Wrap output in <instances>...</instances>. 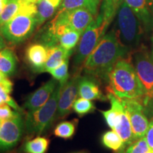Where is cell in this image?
<instances>
[{"instance_id":"1","label":"cell","mask_w":153,"mask_h":153,"mask_svg":"<svg viewBox=\"0 0 153 153\" xmlns=\"http://www.w3.org/2000/svg\"><path fill=\"white\" fill-rule=\"evenodd\" d=\"M129 50L120 43L115 30H110L87 57L82 70L87 76L106 80L108 72L118 60L124 58Z\"/></svg>"},{"instance_id":"2","label":"cell","mask_w":153,"mask_h":153,"mask_svg":"<svg viewBox=\"0 0 153 153\" xmlns=\"http://www.w3.org/2000/svg\"><path fill=\"white\" fill-rule=\"evenodd\" d=\"M108 92L120 99H135L145 106L151 100L128 59L121 58L113 66L107 75Z\"/></svg>"},{"instance_id":"3","label":"cell","mask_w":153,"mask_h":153,"mask_svg":"<svg viewBox=\"0 0 153 153\" xmlns=\"http://www.w3.org/2000/svg\"><path fill=\"white\" fill-rule=\"evenodd\" d=\"M38 0H26L18 14L0 26V33L5 40L19 44L28 39L37 27Z\"/></svg>"},{"instance_id":"4","label":"cell","mask_w":153,"mask_h":153,"mask_svg":"<svg viewBox=\"0 0 153 153\" xmlns=\"http://www.w3.org/2000/svg\"><path fill=\"white\" fill-rule=\"evenodd\" d=\"M62 85L58 83L49 100L38 109L28 111L25 118V128L30 135H39L51 126L56 116Z\"/></svg>"},{"instance_id":"5","label":"cell","mask_w":153,"mask_h":153,"mask_svg":"<svg viewBox=\"0 0 153 153\" xmlns=\"http://www.w3.org/2000/svg\"><path fill=\"white\" fill-rule=\"evenodd\" d=\"M118 39L129 51L139 45L141 36V24L133 10L124 0H120L117 11Z\"/></svg>"},{"instance_id":"6","label":"cell","mask_w":153,"mask_h":153,"mask_svg":"<svg viewBox=\"0 0 153 153\" xmlns=\"http://www.w3.org/2000/svg\"><path fill=\"white\" fill-rule=\"evenodd\" d=\"M108 27V25L102 17L97 14L82 34L74 58V66L77 70L76 72H79V68H82L87 57L104 37Z\"/></svg>"},{"instance_id":"7","label":"cell","mask_w":153,"mask_h":153,"mask_svg":"<svg viewBox=\"0 0 153 153\" xmlns=\"http://www.w3.org/2000/svg\"><path fill=\"white\" fill-rule=\"evenodd\" d=\"M94 17V15L88 9L79 8L68 11H59L51 23L83 33Z\"/></svg>"},{"instance_id":"8","label":"cell","mask_w":153,"mask_h":153,"mask_svg":"<svg viewBox=\"0 0 153 153\" xmlns=\"http://www.w3.org/2000/svg\"><path fill=\"white\" fill-rule=\"evenodd\" d=\"M24 128V120L20 113L14 117L3 120L0 128V152L14 148L22 139Z\"/></svg>"},{"instance_id":"9","label":"cell","mask_w":153,"mask_h":153,"mask_svg":"<svg viewBox=\"0 0 153 153\" xmlns=\"http://www.w3.org/2000/svg\"><path fill=\"white\" fill-rule=\"evenodd\" d=\"M133 66L146 89L148 97L153 101V58L146 49L140 48L135 51Z\"/></svg>"},{"instance_id":"10","label":"cell","mask_w":153,"mask_h":153,"mask_svg":"<svg viewBox=\"0 0 153 153\" xmlns=\"http://www.w3.org/2000/svg\"><path fill=\"white\" fill-rule=\"evenodd\" d=\"M120 101L128 114L135 139L137 140L145 137L149 121L145 116L144 105L135 99H120Z\"/></svg>"},{"instance_id":"11","label":"cell","mask_w":153,"mask_h":153,"mask_svg":"<svg viewBox=\"0 0 153 153\" xmlns=\"http://www.w3.org/2000/svg\"><path fill=\"white\" fill-rule=\"evenodd\" d=\"M81 76L79 72H76L68 82L62 85L58 101V106L56 113L57 118H62L71 112L74 101H76L79 89V82Z\"/></svg>"},{"instance_id":"12","label":"cell","mask_w":153,"mask_h":153,"mask_svg":"<svg viewBox=\"0 0 153 153\" xmlns=\"http://www.w3.org/2000/svg\"><path fill=\"white\" fill-rule=\"evenodd\" d=\"M58 83V81L53 77L48 80L26 98L24 104V108L27 109L28 111H31L43 106L51 98Z\"/></svg>"},{"instance_id":"13","label":"cell","mask_w":153,"mask_h":153,"mask_svg":"<svg viewBox=\"0 0 153 153\" xmlns=\"http://www.w3.org/2000/svg\"><path fill=\"white\" fill-rule=\"evenodd\" d=\"M48 57V48L42 43H33L27 48L26 58L32 70L41 73Z\"/></svg>"},{"instance_id":"14","label":"cell","mask_w":153,"mask_h":153,"mask_svg":"<svg viewBox=\"0 0 153 153\" xmlns=\"http://www.w3.org/2000/svg\"><path fill=\"white\" fill-rule=\"evenodd\" d=\"M78 93L80 97L91 101H106L108 99L101 91L94 78L87 75L80 77Z\"/></svg>"},{"instance_id":"15","label":"cell","mask_w":153,"mask_h":153,"mask_svg":"<svg viewBox=\"0 0 153 153\" xmlns=\"http://www.w3.org/2000/svg\"><path fill=\"white\" fill-rule=\"evenodd\" d=\"M107 98L110 101L111 108L107 111H101V113L104 116L107 125L114 130L119 123L122 112L124 110V106L120 99L112 93L108 92Z\"/></svg>"},{"instance_id":"16","label":"cell","mask_w":153,"mask_h":153,"mask_svg":"<svg viewBox=\"0 0 153 153\" xmlns=\"http://www.w3.org/2000/svg\"><path fill=\"white\" fill-rule=\"evenodd\" d=\"M72 51H67L60 45L48 48V57L45 65L42 69V72H49L58 68L66 59L72 55Z\"/></svg>"},{"instance_id":"17","label":"cell","mask_w":153,"mask_h":153,"mask_svg":"<svg viewBox=\"0 0 153 153\" xmlns=\"http://www.w3.org/2000/svg\"><path fill=\"white\" fill-rule=\"evenodd\" d=\"M124 1L135 13L145 29L150 30L152 27V18L147 0H124Z\"/></svg>"},{"instance_id":"18","label":"cell","mask_w":153,"mask_h":153,"mask_svg":"<svg viewBox=\"0 0 153 153\" xmlns=\"http://www.w3.org/2000/svg\"><path fill=\"white\" fill-rule=\"evenodd\" d=\"M114 131H116L121 137L126 147L129 146L130 145L136 140L134 137L128 114L125 108H124L123 111L122 112L119 123L116 126Z\"/></svg>"},{"instance_id":"19","label":"cell","mask_w":153,"mask_h":153,"mask_svg":"<svg viewBox=\"0 0 153 153\" xmlns=\"http://www.w3.org/2000/svg\"><path fill=\"white\" fill-rule=\"evenodd\" d=\"M17 68V58L12 49L5 48L0 51V72L7 76H12Z\"/></svg>"},{"instance_id":"20","label":"cell","mask_w":153,"mask_h":153,"mask_svg":"<svg viewBox=\"0 0 153 153\" xmlns=\"http://www.w3.org/2000/svg\"><path fill=\"white\" fill-rule=\"evenodd\" d=\"M100 1L101 0H62L59 11L85 8L90 11L95 16H97Z\"/></svg>"},{"instance_id":"21","label":"cell","mask_w":153,"mask_h":153,"mask_svg":"<svg viewBox=\"0 0 153 153\" xmlns=\"http://www.w3.org/2000/svg\"><path fill=\"white\" fill-rule=\"evenodd\" d=\"M82 34L77 30L67 29L57 37V45L67 51H72L79 43Z\"/></svg>"},{"instance_id":"22","label":"cell","mask_w":153,"mask_h":153,"mask_svg":"<svg viewBox=\"0 0 153 153\" xmlns=\"http://www.w3.org/2000/svg\"><path fill=\"white\" fill-rule=\"evenodd\" d=\"M101 142L106 148L114 152H121L126 148L123 140L114 130L104 133L101 137Z\"/></svg>"},{"instance_id":"23","label":"cell","mask_w":153,"mask_h":153,"mask_svg":"<svg viewBox=\"0 0 153 153\" xmlns=\"http://www.w3.org/2000/svg\"><path fill=\"white\" fill-rule=\"evenodd\" d=\"M26 0H8L0 14V26L18 14Z\"/></svg>"},{"instance_id":"24","label":"cell","mask_w":153,"mask_h":153,"mask_svg":"<svg viewBox=\"0 0 153 153\" xmlns=\"http://www.w3.org/2000/svg\"><path fill=\"white\" fill-rule=\"evenodd\" d=\"M56 7L51 4L48 0H38L37 3V27L51 19L57 10Z\"/></svg>"},{"instance_id":"25","label":"cell","mask_w":153,"mask_h":153,"mask_svg":"<svg viewBox=\"0 0 153 153\" xmlns=\"http://www.w3.org/2000/svg\"><path fill=\"white\" fill-rule=\"evenodd\" d=\"M120 0H103L99 15L107 25L109 26L117 13Z\"/></svg>"},{"instance_id":"26","label":"cell","mask_w":153,"mask_h":153,"mask_svg":"<svg viewBox=\"0 0 153 153\" xmlns=\"http://www.w3.org/2000/svg\"><path fill=\"white\" fill-rule=\"evenodd\" d=\"M49 140L38 136L26 143L24 151L26 153H45L48 148Z\"/></svg>"},{"instance_id":"27","label":"cell","mask_w":153,"mask_h":153,"mask_svg":"<svg viewBox=\"0 0 153 153\" xmlns=\"http://www.w3.org/2000/svg\"><path fill=\"white\" fill-rule=\"evenodd\" d=\"M76 131V124L72 121H63L57 125L54 130V135L63 139L71 138Z\"/></svg>"},{"instance_id":"28","label":"cell","mask_w":153,"mask_h":153,"mask_svg":"<svg viewBox=\"0 0 153 153\" xmlns=\"http://www.w3.org/2000/svg\"><path fill=\"white\" fill-rule=\"evenodd\" d=\"M69 58L66 59L62 63V65L58 67V68L54 69L49 72V73L52 75V76L57 81H58L60 85H64L65 84L68 82L70 78L69 75Z\"/></svg>"},{"instance_id":"29","label":"cell","mask_w":153,"mask_h":153,"mask_svg":"<svg viewBox=\"0 0 153 153\" xmlns=\"http://www.w3.org/2000/svg\"><path fill=\"white\" fill-rule=\"evenodd\" d=\"M72 109L80 116H82L93 111L95 109V106L91 100L81 97L74 101Z\"/></svg>"},{"instance_id":"30","label":"cell","mask_w":153,"mask_h":153,"mask_svg":"<svg viewBox=\"0 0 153 153\" xmlns=\"http://www.w3.org/2000/svg\"><path fill=\"white\" fill-rule=\"evenodd\" d=\"M150 149L145 137H141L131 144L125 151L126 153H146Z\"/></svg>"},{"instance_id":"31","label":"cell","mask_w":153,"mask_h":153,"mask_svg":"<svg viewBox=\"0 0 153 153\" xmlns=\"http://www.w3.org/2000/svg\"><path fill=\"white\" fill-rule=\"evenodd\" d=\"M0 97H1L2 101H4V104H8L9 106H10L13 109L14 111H17L19 112H23L24 111L19 106V105L16 104V102L14 99H12V97L10 96V93L4 87L0 85Z\"/></svg>"},{"instance_id":"32","label":"cell","mask_w":153,"mask_h":153,"mask_svg":"<svg viewBox=\"0 0 153 153\" xmlns=\"http://www.w3.org/2000/svg\"><path fill=\"white\" fill-rule=\"evenodd\" d=\"M19 113H21L17 111H13L11 107L8 104H4L0 105V119L1 120H5L9 118H11L16 116Z\"/></svg>"},{"instance_id":"33","label":"cell","mask_w":153,"mask_h":153,"mask_svg":"<svg viewBox=\"0 0 153 153\" xmlns=\"http://www.w3.org/2000/svg\"><path fill=\"white\" fill-rule=\"evenodd\" d=\"M0 85L4 87L9 93L12 91L13 83L10 81L8 76L1 72H0Z\"/></svg>"},{"instance_id":"34","label":"cell","mask_w":153,"mask_h":153,"mask_svg":"<svg viewBox=\"0 0 153 153\" xmlns=\"http://www.w3.org/2000/svg\"><path fill=\"white\" fill-rule=\"evenodd\" d=\"M145 138L148 142L149 148L153 151V117L149 123L148 128L147 130L146 135H145Z\"/></svg>"},{"instance_id":"35","label":"cell","mask_w":153,"mask_h":153,"mask_svg":"<svg viewBox=\"0 0 153 153\" xmlns=\"http://www.w3.org/2000/svg\"><path fill=\"white\" fill-rule=\"evenodd\" d=\"M6 48V43L4 41V38L3 37V36L1 35V33H0V51L1 50H3L4 48Z\"/></svg>"},{"instance_id":"36","label":"cell","mask_w":153,"mask_h":153,"mask_svg":"<svg viewBox=\"0 0 153 153\" xmlns=\"http://www.w3.org/2000/svg\"><path fill=\"white\" fill-rule=\"evenodd\" d=\"M7 1L8 0H0V14L2 12L6 4H7Z\"/></svg>"},{"instance_id":"37","label":"cell","mask_w":153,"mask_h":153,"mask_svg":"<svg viewBox=\"0 0 153 153\" xmlns=\"http://www.w3.org/2000/svg\"><path fill=\"white\" fill-rule=\"evenodd\" d=\"M150 11H151V18H152V27H153V4L152 5V7H150Z\"/></svg>"},{"instance_id":"38","label":"cell","mask_w":153,"mask_h":153,"mask_svg":"<svg viewBox=\"0 0 153 153\" xmlns=\"http://www.w3.org/2000/svg\"><path fill=\"white\" fill-rule=\"evenodd\" d=\"M147 3H148L149 8L150 9V7H152V5L153 4V0H147Z\"/></svg>"},{"instance_id":"39","label":"cell","mask_w":153,"mask_h":153,"mask_svg":"<svg viewBox=\"0 0 153 153\" xmlns=\"http://www.w3.org/2000/svg\"><path fill=\"white\" fill-rule=\"evenodd\" d=\"M151 41H152V57L153 58V35L151 38Z\"/></svg>"},{"instance_id":"40","label":"cell","mask_w":153,"mask_h":153,"mask_svg":"<svg viewBox=\"0 0 153 153\" xmlns=\"http://www.w3.org/2000/svg\"><path fill=\"white\" fill-rule=\"evenodd\" d=\"M146 153H153V151L152 150H150L148 151V152H147Z\"/></svg>"},{"instance_id":"41","label":"cell","mask_w":153,"mask_h":153,"mask_svg":"<svg viewBox=\"0 0 153 153\" xmlns=\"http://www.w3.org/2000/svg\"><path fill=\"white\" fill-rule=\"evenodd\" d=\"M2 122H3V120H1V119H0V128H1V124H2Z\"/></svg>"},{"instance_id":"42","label":"cell","mask_w":153,"mask_h":153,"mask_svg":"<svg viewBox=\"0 0 153 153\" xmlns=\"http://www.w3.org/2000/svg\"><path fill=\"white\" fill-rule=\"evenodd\" d=\"M120 153H126V152H125V151L123 150V151H121V152H120Z\"/></svg>"}]
</instances>
